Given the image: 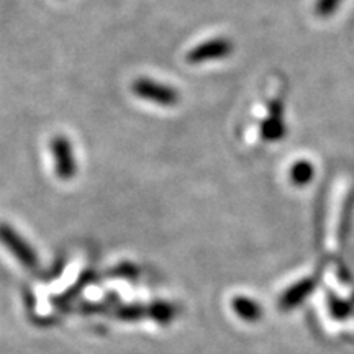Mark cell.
<instances>
[{
  "mask_svg": "<svg viewBox=\"0 0 354 354\" xmlns=\"http://www.w3.org/2000/svg\"><path fill=\"white\" fill-rule=\"evenodd\" d=\"M313 177V166L308 161H299L292 166L290 180L295 185H307Z\"/></svg>",
  "mask_w": 354,
  "mask_h": 354,
  "instance_id": "cell-5",
  "label": "cell"
},
{
  "mask_svg": "<svg viewBox=\"0 0 354 354\" xmlns=\"http://www.w3.org/2000/svg\"><path fill=\"white\" fill-rule=\"evenodd\" d=\"M233 43L228 38H214L209 41H203L198 46L192 48L187 55V63L203 64L209 61L225 59L232 55Z\"/></svg>",
  "mask_w": 354,
  "mask_h": 354,
  "instance_id": "cell-2",
  "label": "cell"
},
{
  "mask_svg": "<svg viewBox=\"0 0 354 354\" xmlns=\"http://www.w3.org/2000/svg\"><path fill=\"white\" fill-rule=\"evenodd\" d=\"M343 3V0H317L315 13L322 19L331 17L336 12V8Z\"/></svg>",
  "mask_w": 354,
  "mask_h": 354,
  "instance_id": "cell-6",
  "label": "cell"
},
{
  "mask_svg": "<svg viewBox=\"0 0 354 354\" xmlns=\"http://www.w3.org/2000/svg\"><path fill=\"white\" fill-rule=\"evenodd\" d=\"M133 94L143 100L161 105V107H174L179 102V92L174 87L151 81L148 77H140L138 81L133 82Z\"/></svg>",
  "mask_w": 354,
  "mask_h": 354,
  "instance_id": "cell-1",
  "label": "cell"
},
{
  "mask_svg": "<svg viewBox=\"0 0 354 354\" xmlns=\"http://www.w3.org/2000/svg\"><path fill=\"white\" fill-rule=\"evenodd\" d=\"M0 241L10 250V253L17 256V259H19L25 268H37V256H35L32 248H30L28 243H26L15 230L10 228L6 223H0Z\"/></svg>",
  "mask_w": 354,
  "mask_h": 354,
  "instance_id": "cell-4",
  "label": "cell"
},
{
  "mask_svg": "<svg viewBox=\"0 0 354 354\" xmlns=\"http://www.w3.org/2000/svg\"><path fill=\"white\" fill-rule=\"evenodd\" d=\"M51 153L55 156L56 176L63 180H69L76 176L77 166L74 159L73 146L66 136H56L51 140Z\"/></svg>",
  "mask_w": 354,
  "mask_h": 354,
  "instance_id": "cell-3",
  "label": "cell"
}]
</instances>
